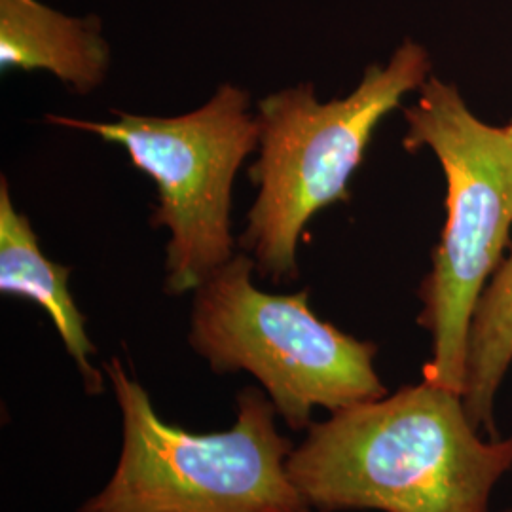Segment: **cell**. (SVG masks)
Listing matches in <instances>:
<instances>
[{
	"instance_id": "obj_6",
	"label": "cell",
	"mask_w": 512,
	"mask_h": 512,
	"mask_svg": "<svg viewBox=\"0 0 512 512\" xmlns=\"http://www.w3.org/2000/svg\"><path fill=\"white\" fill-rule=\"evenodd\" d=\"M112 112V122L59 114H46V122L124 148L131 164L154 181L158 203L150 224L169 230L165 291L194 293L236 255L232 190L260 137L251 93L224 82L200 109L181 116Z\"/></svg>"
},
{
	"instance_id": "obj_9",
	"label": "cell",
	"mask_w": 512,
	"mask_h": 512,
	"mask_svg": "<svg viewBox=\"0 0 512 512\" xmlns=\"http://www.w3.org/2000/svg\"><path fill=\"white\" fill-rule=\"evenodd\" d=\"M511 365L512 241L509 255L503 258L476 304L461 395L469 418L488 437H499L494 418L495 397Z\"/></svg>"
},
{
	"instance_id": "obj_11",
	"label": "cell",
	"mask_w": 512,
	"mask_h": 512,
	"mask_svg": "<svg viewBox=\"0 0 512 512\" xmlns=\"http://www.w3.org/2000/svg\"><path fill=\"white\" fill-rule=\"evenodd\" d=\"M511 129H512V124H511Z\"/></svg>"
},
{
	"instance_id": "obj_1",
	"label": "cell",
	"mask_w": 512,
	"mask_h": 512,
	"mask_svg": "<svg viewBox=\"0 0 512 512\" xmlns=\"http://www.w3.org/2000/svg\"><path fill=\"white\" fill-rule=\"evenodd\" d=\"M512 437H488L463 397L421 380L311 423L287 471L319 512H488Z\"/></svg>"
},
{
	"instance_id": "obj_4",
	"label": "cell",
	"mask_w": 512,
	"mask_h": 512,
	"mask_svg": "<svg viewBox=\"0 0 512 512\" xmlns=\"http://www.w3.org/2000/svg\"><path fill=\"white\" fill-rule=\"evenodd\" d=\"M124 420L109 484L80 512H311L287 471L291 440L266 391L245 387L228 431L196 435L165 423L118 357L105 363Z\"/></svg>"
},
{
	"instance_id": "obj_8",
	"label": "cell",
	"mask_w": 512,
	"mask_h": 512,
	"mask_svg": "<svg viewBox=\"0 0 512 512\" xmlns=\"http://www.w3.org/2000/svg\"><path fill=\"white\" fill-rule=\"evenodd\" d=\"M71 268L46 258L37 232L12 202L10 184L0 177V293L23 298L46 311L67 353L78 366L88 393H103V376L92 365L95 346L69 289Z\"/></svg>"
},
{
	"instance_id": "obj_7",
	"label": "cell",
	"mask_w": 512,
	"mask_h": 512,
	"mask_svg": "<svg viewBox=\"0 0 512 512\" xmlns=\"http://www.w3.org/2000/svg\"><path fill=\"white\" fill-rule=\"evenodd\" d=\"M101 19L69 18L37 0H0V71H46L78 95L109 73Z\"/></svg>"
},
{
	"instance_id": "obj_3",
	"label": "cell",
	"mask_w": 512,
	"mask_h": 512,
	"mask_svg": "<svg viewBox=\"0 0 512 512\" xmlns=\"http://www.w3.org/2000/svg\"><path fill=\"white\" fill-rule=\"evenodd\" d=\"M404 120V148H431L446 177V222L420 287L418 323L431 336L423 380L463 395L476 304L512 241V129L478 120L437 76Z\"/></svg>"
},
{
	"instance_id": "obj_5",
	"label": "cell",
	"mask_w": 512,
	"mask_h": 512,
	"mask_svg": "<svg viewBox=\"0 0 512 512\" xmlns=\"http://www.w3.org/2000/svg\"><path fill=\"white\" fill-rule=\"evenodd\" d=\"M255 270L241 251L194 291L188 342L213 372L253 374L296 431L310 427L317 406L334 412L387 395L376 344L319 319L308 289L260 291Z\"/></svg>"
},
{
	"instance_id": "obj_2",
	"label": "cell",
	"mask_w": 512,
	"mask_h": 512,
	"mask_svg": "<svg viewBox=\"0 0 512 512\" xmlns=\"http://www.w3.org/2000/svg\"><path fill=\"white\" fill-rule=\"evenodd\" d=\"M431 59L414 40H404L387 65H370L342 99L321 103L315 84L270 93L256 105L258 160L249 179L258 196L239 238L256 272L274 283L298 277V241L319 211L348 202L351 175L391 110L429 78Z\"/></svg>"
},
{
	"instance_id": "obj_10",
	"label": "cell",
	"mask_w": 512,
	"mask_h": 512,
	"mask_svg": "<svg viewBox=\"0 0 512 512\" xmlns=\"http://www.w3.org/2000/svg\"><path fill=\"white\" fill-rule=\"evenodd\" d=\"M507 512H512V511H507Z\"/></svg>"
}]
</instances>
